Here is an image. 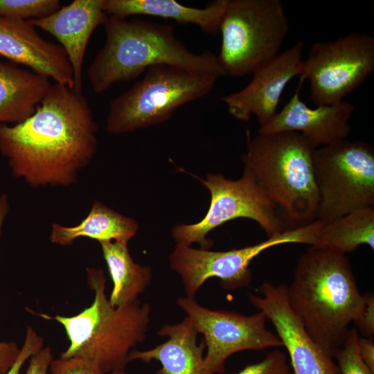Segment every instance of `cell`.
I'll return each mask as SVG.
<instances>
[{"label":"cell","mask_w":374,"mask_h":374,"mask_svg":"<svg viewBox=\"0 0 374 374\" xmlns=\"http://www.w3.org/2000/svg\"><path fill=\"white\" fill-rule=\"evenodd\" d=\"M43 339L30 327L26 334L19 355L12 368L6 374H19L24 362L42 348Z\"/></svg>","instance_id":"obj_28"},{"label":"cell","mask_w":374,"mask_h":374,"mask_svg":"<svg viewBox=\"0 0 374 374\" xmlns=\"http://www.w3.org/2000/svg\"><path fill=\"white\" fill-rule=\"evenodd\" d=\"M358 339L357 328L349 329L342 345L335 353L341 374H374L360 357Z\"/></svg>","instance_id":"obj_25"},{"label":"cell","mask_w":374,"mask_h":374,"mask_svg":"<svg viewBox=\"0 0 374 374\" xmlns=\"http://www.w3.org/2000/svg\"><path fill=\"white\" fill-rule=\"evenodd\" d=\"M317 222L273 235L256 244L226 251L194 249L176 244L169 256L172 271L178 274L186 296L195 297L202 285L211 278H218L226 290L243 287L251 283V262L265 250L289 243L314 242Z\"/></svg>","instance_id":"obj_10"},{"label":"cell","mask_w":374,"mask_h":374,"mask_svg":"<svg viewBox=\"0 0 374 374\" xmlns=\"http://www.w3.org/2000/svg\"><path fill=\"white\" fill-rule=\"evenodd\" d=\"M113 98L106 128L121 134L168 121L179 107L201 98L214 88L217 76L186 68L158 64Z\"/></svg>","instance_id":"obj_6"},{"label":"cell","mask_w":374,"mask_h":374,"mask_svg":"<svg viewBox=\"0 0 374 374\" xmlns=\"http://www.w3.org/2000/svg\"><path fill=\"white\" fill-rule=\"evenodd\" d=\"M257 290L260 295L249 293L248 299L273 323L288 352L292 374H341L334 357L311 338L291 310L287 285L264 282Z\"/></svg>","instance_id":"obj_13"},{"label":"cell","mask_w":374,"mask_h":374,"mask_svg":"<svg viewBox=\"0 0 374 374\" xmlns=\"http://www.w3.org/2000/svg\"><path fill=\"white\" fill-rule=\"evenodd\" d=\"M286 294L308 335L334 357L364 305L347 256L310 246L298 259Z\"/></svg>","instance_id":"obj_2"},{"label":"cell","mask_w":374,"mask_h":374,"mask_svg":"<svg viewBox=\"0 0 374 374\" xmlns=\"http://www.w3.org/2000/svg\"><path fill=\"white\" fill-rule=\"evenodd\" d=\"M52 360L51 349L49 347L42 348L30 357L26 374H47Z\"/></svg>","instance_id":"obj_30"},{"label":"cell","mask_w":374,"mask_h":374,"mask_svg":"<svg viewBox=\"0 0 374 374\" xmlns=\"http://www.w3.org/2000/svg\"><path fill=\"white\" fill-rule=\"evenodd\" d=\"M358 349L364 364L374 373V341L371 338L359 337Z\"/></svg>","instance_id":"obj_32"},{"label":"cell","mask_w":374,"mask_h":374,"mask_svg":"<svg viewBox=\"0 0 374 374\" xmlns=\"http://www.w3.org/2000/svg\"><path fill=\"white\" fill-rule=\"evenodd\" d=\"M110 374H127L125 369H119L112 372Z\"/></svg>","instance_id":"obj_34"},{"label":"cell","mask_w":374,"mask_h":374,"mask_svg":"<svg viewBox=\"0 0 374 374\" xmlns=\"http://www.w3.org/2000/svg\"><path fill=\"white\" fill-rule=\"evenodd\" d=\"M10 210L9 199L6 194L0 195V238L2 234V227L6 217Z\"/></svg>","instance_id":"obj_33"},{"label":"cell","mask_w":374,"mask_h":374,"mask_svg":"<svg viewBox=\"0 0 374 374\" xmlns=\"http://www.w3.org/2000/svg\"><path fill=\"white\" fill-rule=\"evenodd\" d=\"M235 374H292L286 355L275 349L256 364H249Z\"/></svg>","instance_id":"obj_26"},{"label":"cell","mask_w":374,"mask_h":374,"mask_svg":"<svg viewBox=\"0 0 374 374\" xmlns=\"http://www.w3.org/2000/svg\"><path fill=\"white\" fill-rule=\"evenodd\" d=\"M289 31L280 0H227L217 58L226 75L252 73L278 54Z\"/></svg>","instance_id":"obj_7"},{"label":"cell","mask_w":374,"mask_h":374,"mask_svg":"<svg viewBox=\"0 0 374 374\" xmlns=\"http://www.w3.org/2000/svg\"><path fill=\"white\" fill-rule=\"evenodd\" d=\"M303 47V42L299 41L255 70L242 89L222 96L228 112L242 121H249L255 115L260 127L266 125L277 113L286 85L301 73Z\"/></svg>","instance_id":"obj_14"},{"label":"cell","mask_w":374,"mask_h":374,"mask_svg":"<svg viewBox=\"0 0 374 374\" xmlns=\"http://www.w3.org/2000/svg\"><path fill=\"white\" fill-rule=\"evenodd\" d=\"M211 193L207 213L199 222L179 224L172 231L177 244L190 246L197 242L201 249H209L213 242L206 238L213 229L238 218L256 222L267 237L288 229L252 172L244 167L242 176L231 180L220 174H209L206 179L197 178Z\"/></svg>","instance_id":"obj_9"},{"label":"cell","mask_w":374,"mask_h":374,"mask_svg":"<svg viewBox=\"0 0 374 374\" xmlns=\"http://www.w3.org/2000/svg\"><path fill=\"white\" fill-rule=\"evenodd\" d=\"M50 86L46 76L0 61V125L19 123L31 116Z\"/></svg>","instance_id":"obj_20"},{"label":"cell","mask_w":374,"mask_h":374,"mask_svg":"<svg viewBox=\"0 0 374 374\" xmlns=\"http://www.w3.org/2000/svg\"><path fill=\"white\" fill-rule=\"evenodd\" d=\"M363 296L362 310L353 323L364 337L371 338L374 334V295L367 292Z\"/></svg>","instance_id":"obj_29"},{"label":"cell","mask_w":374,"mask_h":374,"mask_svg":"<svg viewBox=\"0 0 374 374\" xmlns=\"http://www.w3.org/2000/svg\"><path fill=\"white\" fill-rule=\"evenodd\" d=\"M105 41L88 69L95 93L137 78L149 67L167 64L226 76L217 56L210 51L196 53L175 35L171 24L107 15Z\"/></svg>","instance_id":"obj_3"},{"label":"cell","mask_w":374,"mask_h":374,"mask_svg":"<svg viewBox=\"0 0 374 374\" xmlns=\"http://www.w3.org/2000/svg\"><path fill=\"white\" fill-rule=\"evenodd\" d=\"M374 70V37L350 33L314 42L303 60L300 78L309 80L316 106L335 105L360 86Z\"/></svg>","instance_id":"obj_11"},{"label":"cell","mask_w":374,"mask_h":374,"mask_svg":"<svg viewBox=\"0 0 374 374\" xmlns=\"http://www.w3.org/2000/svg\"><path fill=\"white\" fill-rule=\"evenodd\" d=\"M60 8L59 0H0V17L21 20L39 19Z\"/></svg>","instance_id":"obj_24"},{"label":"cell","mask_w":374,"mask_h":374,"mask_svg":"<svg viewBox=\"0 0 374 374\" xmlns=\"http://www.w3.org/2000/svg\"><path fill=\"white\" fill-rule=\"evenodd\" d=\"M247 150L242 155L268 198L295 227L317 220L319 195L312 154L314 148L301 133L247 132Z\"/></svg>","instance_id":"obj_5"},{"label":"cell","mask_w":374,"mask_h":374,"mask_svg":"<svg viewBox=\"0 0 374 374\" xmlns=\"http://www.w3.org/2000/svg\"><path fill=\"white\" fill-rule=\"evenodd\" d=\"M98 130L83 93L55 82L31 116L0 125V153L31 188L68 187L93 159Z\"/></svg>","instance_id":"obj_1"},{"label":"cell","mask_w":374,"mask_h":374,"mask_svg":"<svg viewBox=\"0 0 374 374\" xmlns=\"http://www.w3.org/2000/svg\"><path fill=\"white\" fill-rule=\"evenodd\" d=\"M87 272L88 283L94 292L89 307L73 317L41 316L55 320L66 330L70 344L61 357L84 358L106 374L125 369L131 349L146 338L150 305L137 300L112 306L106 296L103 271L87 268Z\"/></svg>","instance_id":"obj_4"},{"label":"cell","mask_w":374,"mask_h":374,"mask_svg":"<svg viewBox=\"0 0 374 374\" xmlns=\"http://www.w3.org/2000/svg\"><path fill=\"white\" fill-rule=\"evenodd\" d=\"M362 244L374 249V206L358 208L330 222H321L312 246L346 254Z\"/></svg>","instance_id":"obj_23"},{"label":"cell","mask_w":374,"mask_h":374,"mask_svg":"<svg viewBox=\"0 0 374 374\" xmlns=\"http://www.w3.org/2000/svg\"><path fill=\"white\" fill-rule=\"evenodd\" d=\"M14 341H0V374H6L12 368L20 353Z\"/></svg>","instance_id":"obj_31"},{"label":"cell","mask_w":374,"mask_h":374,"mask_svg":"<svg viewBox=\"0 0 374 374\" xmlns=\"http://www.w3.org/2000/svg\"><path fill=\"white\" fill-rule=\"evenodd\" d=\"M304 80L299 79L295 93L283 108L258 133L296 132L317 148L344 140L351 132L349 119L355 111L347 101L328 105L308 107L300 97Z\"/></svg>","instance_id":"obj_15"},{"label":"cell","mask_w":374,"mask_h":374,"mask_svg":"<svg viewBox=\"0 0 374 374\" xmlns=\"http://www.w3.org/2000/svg\"><path fill=\"white\" fill-rule=\"evenodd\" d=\"M226 3L227 0H215L204 8H194L174 0H103V10L118 17L148 15L192 24L206 33L216 35Z\"/></svg>","instance_id":"obj_19"},{"label":"cell","mask_w":374,"mask_h":374,"mask_svg":"<svg viewBox=\"0 0 374 374\" xmlns=\"http://www.w3.org/2000/svg\"><path fill=\"white\" fill-rule=\"evenodd\" d=\"M107 17L103 0H73L47 17L28 20L59 42L71 64L76 92L82 93V64L89 39Z\"/></svg>","instance_id":"obj_17"},{"label":"cell","mask_w":374,"mask_h":374,"mask_svg":"<svg viewBox=\"0 0 374 374\" xmlns=\"http://www.w3.org/2000/svg\"><path fill=\"white\" fill-rule=\"evenodd\" d=\"M100 244L113 282L110 304L118 307L137 301L150 284L151 268L133 260L127 243L108 241Z\"/></svg>","instance_id":"obj_22"},{"label":"cell","mask_w":374,"mask_h":374,"mask_svg":"<svg viewBox=\"0 0 374 374\" xmlns=\"http://www.w3.org/2000/svg\"><path fill=\"white\" fill-rule=\"evenodd\" d=\"M49 370L51 374H106L93 363L80 357L53 359Z\"/></svg>","instance_id":"obj_27"},{"label":"cell","mask_w":374,"mask_h":374,"mask_svg":"<svg viewBox=\"0 0 374 374\" xmlns=\"http://www.w3.org/2000/svg\"><path fill=\"white\" fill-rule=\"evenodd\" d=\"M312 161L319 195L317 220L330 222L374 206V150L371 144L341 140L315 148Z\"/></svg>","instance_id":"obj_8"},{"label":"cell","mask_w":374,"mask_h":374,"mask_svg":"<svg viewBox=\"0 0 374 374\" xmlns=\"http://www.w3.org/2000/svg\"><path fill=\"white\" fill-rule=\"evenodd\" d=\"M157 335L168 340L149 350L131 351L127 362L158 361L161 368L155 374H201L206 346L204 340L197 343L198 332L188 317L163 326Z\"/></svg>","instance_id":"obj_18"},{"label":"cell","mask_w":374,"mask_h":374,"mask_svg":"<svg viewBox=\"0 0 374 374\" xmlns=\"http://www.w3.org/2000/svg\"><path fill=\"white\" fill-rule=\"evenodd\" d=\"M177 305L186 314L207 348L201 374H221L232 355L242 350H259L283 346L277 335L266 328L268 320L259 311L247 316L226 310H214L199 304L195 297L181 296Z\"/></svg>","instance_id":"obj_12"},{"label":"cell","mask_w":374,"mask_h":374,"mask_svg":"<svg viewBox=\"0 0 374 374\" xmlns=\"http://www.w3.org/2000/svg\"><path fill=\"white\" fill-rule=\"evenodd\" d=\"M0 55L73 89V73L64 51L44 39L28 20L0 17Z\"/></svg>","instance_id":"obj_16"},{"label":"cell","mask_w":374,"mask_h":374,"mask_svg":"<svg viewBox=\"0 0 374 374\" xmlns=\"http://www.w3.org/2000/svg\"><path fill=\"white\" fill-rule=\"evenodd\" d=\"M137 222L117 213L99 201L91 206L87 216L78 224L66 226L53 223L50 240L67 246L79 238H89L100 242L114 241L127 243L137 233Z\"/></svg>","instance_id":"obj_21"}]
</instances>
